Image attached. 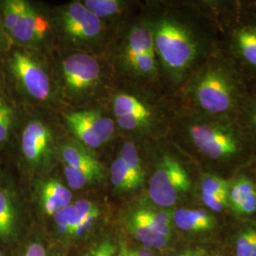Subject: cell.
<instances>
[{
    "mask_svg": "<svg viewBox=\"0 0 256 256\" xmlns=\"http://www.w3.org/2000/svg\"><path fill=\"white\" fill-rule=\"evenodd\" d=\"M186 170L174 158L165 156L160 162L149 184V196L160 207L174 205L180 194L190 188Z\"/></svg>",
    "mask_w": 256,
    "mask_h": 256,
    "instance_id": "1",
    "label": "cell"
},
{
    "mask_svg": "<svg viewBox=\"0 0 256 256\" xmlns=\"http://www.w3.org/2000/svg\"><path fill=\"white\" fill-rule=\"evenodd\" d=\"M154 42L164 63L172 70H182L194 56V45L183 28L164 21L156 30Z\"/></svg>",
    "mask_w": 256,
    "mask_h": 256,
    "instance_id": "2",
    "label": "cell"
},
{
    "mask_svg": "<svg viewBox=\"0 0 256 256\" xmlns=\"http://www.w3.org/2000/svg\"><path fill=\"white\" fill-rule=\"evenodd\" d=\"M10 68L20 86L30 97L46 100L50 93V82L46 72L30 55L16 52L10 60Z\"/></svg>",
    "mask_w": 256,
    "mask_h": 256,
    "instance_id": "3",
    "label": "cell"
},
{
    "mask_svg": "<svg viewBox=\"0 0 256 256\" xmlns=\"http://www.w3.org/2000/svg\"><path fill=\"white\" fill-rule=\"evenodd\" d=\"M194 144L210 158L218 160L234 155L238 142L230 133L210 124H198L190 131Z\"/></svg>",
    "mask_w": 256,
    "mask_h": 256,
    "instance_id": "4",
    "label": "cell"
},
{
    "mask_svg": "<svg viewBox=\"0 0 256 256\" xmlns=\"http://www.w3.org/2000/svg\"><path fill=\"white\" fill-rule=\"evenodd\" d=\"M196 97L202 108L214 114L229 110L232 106V92L226 78L218 72H208L198 86Z\"/></svg>",
    "mask_w": 256,
    "mask_h": 256,
    "instance_id": "5",
    "label": "cell"
},
{
    "mask_svg": "<svg viewBox=\"0 0 256 256\" xmlns=\"http://www.w3.org/2000/svg\"><path fill=\"white\" fill-rule=\"evenodd\" d=\"M63 72L70 88L81 92L97 82L100 76V68L98 62L90 55L76 54L64 60Z\"/></svg>",
    "mask_w": 256,
    "mask_h": 256,
    "instance_id": "6",
    "label": "cell"
},
{
    "mask_svg": "<svg viewBox=\"0 0 256 256\" xmlns=\"http://www.w3.org/2000/svg\"><path fill=\"white\" fill-rule=\"evenodd\" d=\"M63 25L68 34L76 39H92L101 32L100 19L86 9L82 3L70 4L63 14Z\"/></svg>",
    "mask_w": 256,
    "mask_h": 256,
    "instance_id": "7",
    "label": "cell"
},
{
    "mask_svg": "<svg viewBox=\"0 0 256 256\" xmlns=\"http://www.w3.org/2000/svg\"><path fill=\"white\" fill-rule=\"evenodd\" d=\"M52 138L50 129L39 122H28L24 128L21 138V150L28 162L40 164L50 153Z\"/></svg>",
    "mask_w": 256,
    "mask_h": 256,
    "instance_id": "8",
    "label": "cell"
},
{
    "mask_svg": "<svg viewBox=\"0 0 256 256\" xmlns=\"http://www.w3.org/2000/svg\"><path fill=\"white\" fill-rule=\"evenodd\" d=\"M48 30V24L46 19L38 14L36 10L28 3L23 16L10 34L19 43L27 44L41 39Z\"/></svg>",
    "mask_w": 256,
    "mask_h": 256,
    "instance_id": "9",
    "label": "cell"
},
{
    "mask_svg": "<svg viewBox=\"0 0 256 256\" xmlns=\"http://www.w3.org/2000/svg\"><path fill=\"white\" fill-rule=\"evenodd\" d=\"M229 200L234 209L242 214H250L256 210V189L247 178H240L230 188Z\"/></svg>",
    "mask_w": 256,
    "mask_h": 256,
    "instance_id": "10",
    "label": "cell"
},
{
    "mask_svg": "<svg viewBox=\"0 0 256 256\" xmlns=\"http://www.w3.org/2000/svg\"><path fill=\"white\" fill-rule=\"evenodd\" d=\"M174 224L185 232H204L214 227L216 220L203 210H178L173 216Z\"/></svg>",
    "mask_w": 256,
    "mask_h": 256,
    "instance_id": "11",
    "label": "cell"
},
{
    "mask_svg": "<svg viewBox=\"0 0 256 256\" xmlns=\"http://www.w3.org/2000/svg\"><path fill=\"white\" fill-rule=\"evenodd\" d=\"M41 196L44 210L50 216H54L57 212L70 206L72 200L70 191L57 182L44 184Z\"/></svg>",
    "mask_w": 256,
    "mask_h": 256,
    "instance_id": "12",
    "label": "cell"
},
{
    "mask_svg": "<svg viewBox=\"0 0 256 256\" xmlns=\"http://www.w3.org/2000/svg\"><path fill=\"white\" fill-rule=\"evenodd\" d=\"M66 120L74 136L86 146L98 148L102 144L90 122L86 118L84 111L70 113L66 116Z\"/></svg>",
    "mask_w": 256,
    "mask_h": 256,
    "instance_id": "13",
    "label": "cell"
},
{
    "mask_svg": "<svg viewBox=\"0 0 256 256\" xmlns=\"http://www.w3.org/2000/svg\"><path fill=\"white\" fill-rule=\"evenodd\" d=\"M128 227L134 238H136L138 241H140L144 247L160 250L164 248L168 244L170 239L169 236H164L146 224H142L132 218L129 220Z\"/></svg>",
    "mask_w": 256,
    "mask_h": 256,
    "instance_id": "14",
    "label": "cell"
},
{
    "mask_svg": "<svg viewBox=\"0 0 256 256\" xmlns=\"http://www.w3.org/2000/svg\"><path fill=\"white\" fill-rule=\"evenodd\" d=\"M64 173L68 186L72 189L77 190L94 182L101 180L104 178V167L101 164L94 167L74 169L70 166H66Z\"/></svg>",
    "mask_w": 256,
    "mask_h": 256,
    "instance_id": "15",
    "label": "cell"
},
{
    "mask_svg": "<svg viewBox=\"0 0 256 256\" xmlns=\"http://www.w3.org/2000/svg\"><path fill=\"white\" fill-rule=\"evenodd\" d=\"M152 32L144 27L133 28L128 40V57L138 54H155Z\"/></svg>",
    "mask_w": 256,
    "mask_h": 256,
    "instance_id": "16",
    "label": "cell"
},
{
    "mask_svg": "<svg viewBox=\"0 0 256 256\" xmlns=\"http://www.w3.org/2000/svg\"><path fill=\"white\" fill-rule=\"evenodd\" d=\"M132 220L146 224L160 234L170 238L171 230V214L165 212H156L151 210H138L135 212Z\"/></svg>",
    "mask_w": 256,
    "mask_h": 256,
    "instance_id": "17",
    "label": "cell"
},
{
    "mask_svg": "<svg viewBox=\"0 0 256 256\" xmlns=\"http://www.w3.org/2000/svg\"><path fill=\"white\" fill-rule=\"evenodd\" d=\"M16 222V208L9 191L0 189V238L10 236Z\"/></svg>",
    "mask_w": 256,
    "mask_h": 256,
    "instance_id": "18",
    "label": "cell"
},
{
    "mask_svg": "<svg viewBox=\"0 0 256 256\" xmlns=\"http://www.w3.org/2000/svg\"><path fill=\"white\" fill-rule=\"evenodd\" d=\"M111 182L116 188L122 191L136 189L142 184L132 174L120 158L115 160L111 165Z\"/></svg>",
    "mask_w": 256,
    "mask_h": 256,
    "instance_id": "19",
    "label": "cell"
},
{
    "mask_svg": "<svg viewBox=\"0 0 256 256\" xmlns=\"http://www.w3.org/2000/svg\"><path fill=\"white\" fill-rule=\"evenodd\" d=\"M62 158L66 164V166H70L74 169L94 167L102 164L100 162H98L84 149L72 144L62 147Z\"/></svg>",
    "mask_w": 256,
    "mask_h": 256,
    "instance_id": "20",
    "label": "cell"
},
{
    "mask_svg": "<svg viewBox=\"0 0 256 256\" xmlns=\"http://www.w3.org/2000/svg\"><path fill=\"white\" fill-rule=\"evenodd\" d=\"M75 216L78 220V227L74 236H81L88 229L98 218L99 210L97 206L90 200H78L74 205Z\"/></svg>",
    "mask_w": 256,
    "mask_h": 256,
    "instance_id": "21",
    "label": "cell"
},
{
    "mask_svg": "<svg viewBox=\"0 0 256 256\" xmlns=\"http://www.w3.org/2000/svg\"><path fill=\"white\" fill-rule=\"evenodd\" d=\"M113 110L118 118L132 114H151L142 102L126 94L118 95L115 98L113 102Z\"/></svg>",
    "mask_w": 256,
    "mask_h": 256,
    "instance_id": "22",
    "label": "cell"
},
{
    "mask_svg": "<svg viewBox=\"0 0 256 256\" xmlns=\"http://www.w3.org/2000/svg\"><path fill=\"white\" fill-rule=\"evenodd\" d=\"M84 113L86 118L90 122L102 144L106 142L114 133V122L96 111H84Z\"/></svg>",
    "mask_w": 256,
    "mask_h": 256,
    "instance_id": "23",
    "label": "cell"
},
{
    "mask_svg": "<svg viewBox=\"0 0 256 256\" xmlns=\"http://www.w3.org/2000/svg\"><path fill=\"white\" fill-rule=\"evenodd\" d=\"M122 160L128 166V169L132 172L140 182H144V172L140 160V156L135 146L131 142H126L124 144L120 156Z\"/></svg>",
    "mask_w": 256,
    "mask_h": 256,
    "instance_id": "24",
    "label": "cell"
},
{
    "mask_svg": "<svg viewBox=\"0 0 256 256\" xmlns=\"http://www.w3.org/2000/svg\"><path fill=\"white\" fill-rule=\"evenodd\" d=\"M28 3L22 0H9L3 4L4 26L10 32L23 16Z\"/></svg>",
    "mask_w": 256,
    "mask_h": 256,
    "instance_id": "25",
    "label": "cell"
},
{
    "mask_svg": "<svg viewBox=\"0 0 256 256\" xmlns=\"http://www.w3.org/2000/svg\"><path fill=\"white\" fill-rule=\"evenodd\" d=\"M84 6L99 19L115 14L120 9L117 0H86Z\"/></svg>",
    "mask_w": 256,
    "mask_h": 256,
    "instance_id": "26",
    "label": "cell"
},
{
    "mask_svg": "<svg viewBox=\"0 0 256 256\" xmlns=\"http://www.w3.org/2000/svg\"><path fill=\"white\" fill-rule=\"evenodd\" d=\"M229 183L225 180L214 174H205L202 178V194L229 198Z\"/></svg>",
    "mask_w": 256,
    "mask_h": 256,
    "instance_id": "27",
    "label": "cell"
},
{
    "mask_svg": "<svg viewBox=\"0 0 256 256\" xmlns=\"http://www.w3.org/2000/svg\"><path fill=\"white\" fill-rule=\"evenodd\" d=\"M238 42L242 55L248 63L256 66V32L250 30H241Z\"/></svg>",
    "mask_w": 256,
    "mask_h": 256,
    "instance_id": "28",
    "label": "cell"
},
{
    "mask_svg": "<svg viewBox=\"0 0 256 256\" xmlns=\"http://www.w3.org/2000/svg\"><path fill=\"white\" fill-rule=\"evenodd\" d=\"M54 218L60 232L74 234L77 225L74 205H70L57 212L54 216Z\"/></svg>",
    "mask_w": 256,
    "mask_h": 256,
    "instance_id": "29",
    "label": "cell"
},
{
    "mask_svg": "<svg viewBox=\"0 0 256 256\" xmlns=\"http://www.w3.org/2000/svg\"><path fill=\"white\" fill-rule=\"evenodd\" d=\"M14 120V111L8 102L0 99V144L9 138Z\"/></svg>",
    "mask_w": 256,
    "mask_h": 256,
    "instance_id": "30",
    "label": "cell"
},
{
    "mask_svg": "<svg viewBox=\"0 0 256 256\" xmlns=\"http://www.w3.org/2000/svg\"><path fill=\"white\" fill-rule=\"evenodd\" d=\"M128 58L130 64L142 74H151L155 70V54H138Z\"/></svg>",
    "mask_w": 256,
    "mask_h": 256,
    "instance_id": "31",
    "label": "cell"
},
{
    "mask_svg": "<svg viewBox=\"0 0 256 256\" xmlns=\"http://www.w3.org/2000/svg\"><path fill=\"white\" fill-rule=\"evenodd\" d=\"M256 236V230H248L238 236L236 256H252Z\"/></svg>",
    "mask_w": 256,
    "mask_h": 256,
    "instance_id": "32",
    "label": "cell"
},
{
    "mask_svg": "<svg viewBox=\"0 0 256 256\" xmlns=\"http://www.w3.org/2000/svg\"><path fill=\"white\" fill-rule=\"evenodd\" d=\"M151 114H132L118 118V124L122 129L135 130L147 124Z\"/></svg>",
    "mask_w": 256,
    "mask_h": 256,
    "instance_id": "33",
    "label": "cell"
},
{
    "mask_svg": "<svg viewBox=\"0 0 256 256\" xmlns=\"http://www.w3.org/2000/svg\"><path fill=\"white\" fill-rule=\"evenodd\" d=\"M202 198L203 203L210 209L214 212H220L223 210L229 202V198H222L218 196H212V194H202Z\"/></svg>",
    "mask_w": 256,
    "mask_h": 256,
    "instance_id": "34",
    "label": "cell"
},
{
    "mask_svg": "<svg viewBox=\"0 0 256 256\" xmlns=\"http://www.w3.org/2000/svg\"><path fill=\"white\" fill-rule=\"evenodd\" d=\"M115 247L110 241H104L92 252L90 256H114Z\"/></svg>",
    "mask_w": 256,
    "mask_h": 256,
    "instance_id": "35",
    "label": "cell"
},
{
    "mask_svg": "<svg viewBox=\"0 0 256 256\" xmlns=\"http://www.w3.org/2000/svg\"><path fill=\"white\" fill-rule=\"evenodd\" d=\"M120 256H156L154 252H152L148 248H130L126 246L120 248Z\"/></svg>",
    "mask_w": 256,
    "mask_h": 256,
    "instance_id": "36",
    "label": "cell"
},
{
    "mask_svg": "<svg viewBox=\"0 0 256 256\" xmlns=\"http://www.w3.org/2000/svg\"><path fill=\"white\" fill-rule=\"evenodd\" d=\"M25 256H46L44 248L40 244H32L28 248Z\"/></svg>",
    "mask_w": 256,
    "mask_h": 256,
    "instance_id": "37",
    "label": "cell"
},
{
    "mask_svg": "<svg viewBox=\"0 0 256 256\" xmlns=\"http://www.w3.org/2000/svg\"><path fill=\"white\" fill-rule=\"evenodd\" d=\"M180 256H209L202 250H188Z\"/></svg>",
    "mask_w": 256,
    "mask_h": 256,
    "instance_id": "38",
    "label": "cell"
},
{
    "mask_svg": "<svg viewBox=\"0 0 256 256\" xmlns=\"http://www.w3.org/2000/svg\"><path fill=\"white\" fill-rule=\"evenodd\" d=\"M252 256H256V240H254V248H252Z\"/></svg>",
    "mask_w": 256,
    "mask_h": 256,
    "instance_id": "39",
    "label": "cell"
},
{
    "mask_svg": "<svg viewBox=\"0 0 256 256\" xmlns=\"http://www.w3.org/2000/svg\"><path fill=\"white\" fill-rule=\"evenodd\" d=\"M0 256H2V254H0Z\"/></svg>",
    "mask_w": 256,
    "mask_h": 256,
    "instance_id": "40",
    "label": "cell"
},
{
    "mask_svg": "<svg viewBox=\"0 0 256 256\" xmlns=\"http://www.w3.org/2000/svg\"></svg>",
    "mask_w": 256,
    "mask_h": 256,
    "instance_id": "41",
    "label": "cell"
}]
</instances>
